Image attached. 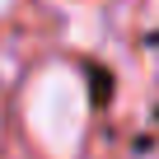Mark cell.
Here are the masks:
<instances>
[{
	"label": "cell",
	"mask_w": 159,
	"mask_h": 159,
	"mask_svg": "<svg viewBox=\"0 0 159 159\" xmlns=\"http://www.w3.org/2000/svg\"><path fill=\"white\" fill-rule=\"evenodd\" d=\"M24 131L47 159H80L89 136V89L66 61H47L24 84Z\"/></svg>",
	"instance_id": "6da1fadb"
},
{
	"label": "cell",
	"mask_w": 159,
	"mask_h": 159,
	"mask_svg": "<svg viewBox=\"0 0 159 159\" xmlns=\"http://www.w3.org/2000/svg\"><path fill=\"white\" fill-rule=\"evenodd\" d=\"M10 5H14V0H0V14H10Z\"/></svg>",
	"instance_id": "7a4b0ae2"
}]
</instances>
